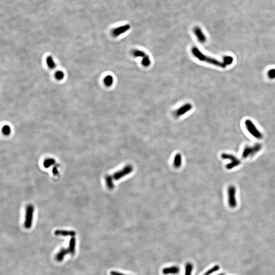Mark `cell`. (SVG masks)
Returning a JSON list of instances; mask_svg holds the SVG:
<instances>
[{
	"mask_svg": "<svg viewBox=\"0 0 275 275\" xmlns=\"http://www.w3.org/2000/svg\"><path fill=\"white\" fill-rule=\"evenodd\" d=\"M192 52L195 57H196L197 59H198V60L200 61H204V62L215 65L216 66H218V67H222V68H225L226 67L227 65L223 62H221L216 59L206 56L202 52H201V51H199V50L196 47H193L192 49Z\"/></svg>",
	"mask_w": 275,
	"mask_h": 275,
	"instance_id": "obj_1",
	"label": "cell"
},
{
	"mask_svg": "<svg viewBox=\"0 0 275 275\" xmlns=\"http://www.w3.org/2000/svg\"><path fill=\"white\" fill-rule=\"evenodd\" d=\"M262 148V145L260 144H255L253 146H246L244 148L242 152V158H243L252 157L255 156Z\"/></svg>",
	"mask_w": 275,
	"mask_h": 275,
	"instance_id": "obj_2",
	"label": "cell"
},
{
	"mask_svg": "<svg viewBox=\"0 0 275 275\" xmlns=\"http://www.w3.org/2000/svg\"><path fill=\"white\" fill-rule=\"evenodd\" d=\"M236 192L237 190L233 185H230L227 188V196H228V203L229 206L231 208H235L237 205V198H236Z\"/></svg>",
	"mask_w": 275,
	"mask_h": 275,
	"instance_id": "obj_3",
	"label": "cell"
},
{
	"mask_svg": "<svg viewBox=\"0 0 275 275\" xmlns=\"http://www.w3.org/2000/svg\"><path fill=\"white\" fill-rule=\"evenodd\" d=\"M221 158H222L223 159L229 160L230 161V162L226 165V168L228 170H231L233 168L239 166L240 164H241V161L239 160V158L236 157L235 156H233V155L231 154L224 153V154H222Z\"/></svg>",
	"mask_w": 275,
	"mask_h": 275,
	"instance_id": "obj_4",
	"label": "cell"
},
{
	"mask_svg": "<svg viewBox=\"0 0 275 275\" xmlns=\"http://www.w3.org/2000/svg\"><path fill=\"white\" fill-rule=\"evenodd\" d=\"M245 126L247 131L254 137L257 139H261L263 138V135L257 129L254 124L250 120H247L245 121Z\"/></svg>",
	"mask_w": 275,
	"mask_h": 275,
	"instance_id": "obj_5",
	"label": "cell"
},
{
	"mask_svg": "<svg viewBox=\"0 0 275 275\" xmlns=\"http://www.w3.org/2000/svg\"><path fill=\"white\" fill-rule=\"evenodd\" d=\"M34 210V208L32 205H29L27 206L24 222V226L26 228L30 229L32 226Z\"/></svg>",
	"mask_w": 275,
	"mask_h": 275,
	"instance_id": "obj_6",
	"label": "cell"
},
{
	"mask_svg": "<svg viewBox=\"0 0 275 275\" xmlns=\"http://www.w3.org/2000/svg\"><path fill=\"white\" fill-rule=\"evenodd\" d=\"M131 26L130 24H124L113 29L112 31V34L114 37H117L122 34L127 32L130 30Z\"/></svg>",
	"mask_w": 275,
	"mask_h": 275,
	"instance_id": "obj_7",
	"label": "cell"
},
{
	"mask_svg": "<svg viewBox=\"0 0 275 275\" xmlns=\"http://www.w3.org/2000/svg\"><path fill=\"white\" fill-rule=\"evenodd\" d=\"M192 109V105L191 104L186 103V105H182L181 107L177 110L174 113V115L177 117H180L182 115H184L187 112L190 111Z\"/></svg>",
	"mask_w": 275,
	"mask_h": 275,
	"instance_id": "obj_8",
	"label": "cell"
},
{
	"mask_svg": "<svg viewBox=\"0 0 275 275\" xmlns=\"http://www.w3.org/2000/svg\"><path fill=\"white\" fill-rule=\"evenodd\" d=\"M194 33L199 42L205 43L206 41V36L200 27L198 26L195 27L194 28Z\"/></svg>",
	"mask_w": 275,
	"mask_h": 275,
	"instance_id": "obj_9",
	"label": "cell"
},
{
	"mask_svg": "<svg viewBox=\"0 0 275 275\" xmlns=\"http://www.w3.org/2000/svg\"><path fill=\"white\" fill-rule=\"evenodd\" d=\"M164 275H176L180 272V268L177 266H173L169 267L164 268L162 271Z\"/></svg>",
	"mask_w": 275,
	"mask_h": 275,
	"instance_id": "obj_10",
	"label": "cell"
},
{
	"mask_svg": "<svg viewBox=\"0 0 275 275\" xmlns=\"http://www.w3.org/2000/svg\"><path fill=\"white\" fill-rule=\"evenodd\" d=\"M54 233L56 235H57V236H63V237L70 236L71 237H74L76 235V232L74 231L64 230H56L54 232Z\"/></svg>",
	"mask_w": 275,
	"mask_h": 275,
	"instance_id": "obj_11",
	"label": "cell"
},
{
	"mask_svg": "<svg viewBox=\"0 0 275 275\" xmlns=\"http://www.w3.org/2000/svg\"><path fill=\"white\" fill-rule=\"evenodd\" d=\"M69 253V251L68 249L62 248V249H60V250L59 251V252L57 253L56 255L55 258H56L57 261L61 262V261H63V260L65 256Z\"/></svg>",
	"mask_w": 275,
	"mask_h": 275,
	"instance_id": "obj_12",
	"label": "cell"
},
{
	"mask_svg": "<svg viewBox=\"0 0 275 275\" xmlns=\"http://www.w3.org/2000/svg\"><path fill=\"white\" fill-rule=\"evenodd\" d=\"M75 246H76V239L75 237H71L69 243L68 249L69 253L71 255H74L75 252Z\"/></svg>",
	"mask_w": 275,
	"mask_h": 275,
	"instance_id": "obj_13",
	"label": "cell"
},
{
	"mask_svg": "<svg viewBox=\"0 0 275 275\" xmlns=\"http://www.w3.org/2000/svg\"><path fill=\"white\" fill-rule=\"evenodd\" d=\"M132 55L135 57H146L147 55H146L143 51L138 50H135L132 52Z\"/></svg>",
	"mask_w": 275,
	"mask_h": 275,
	"instance_id": "obj_14",
	"label": "cell"
},
{
	"mask_svg": "<svg viewBox=\"0 0 275 275\" xmlns=\"http://www.w3.org/2000/svg\"><path fill=\"white\" fill-rule=\"evenodd\" d=\"M193 269V265L191 262H188L186 265L185 275H191Z\"/></svg>",
	"mask_w": 275,
	"mask_h": 275,
	"instance_id": "obj_15",
	"label": "cell"
},
{
	"mask_svg": "<svg viewBox=\"0 0 275 275\" xmlns=\"http://www.w3.org/2000/svg\"><path fill=\"white\" fill-rule=\"evenodd\" d=\"M113 77L110 75H108L104 79V83L107 86H111L113 83Z\"/></svg>",
	"mask_w": 275,
	"mask_h": 275,
	"instance_id": "obj_16",
	"label": "cell"
},
{
	"mask_svg": "<svg viewBox=\"0 0 275 275\" xmlns=\"http://www.w3.org/2000/svg\"><path fill=\"white\" fill-rule=\"evenodd\" d=\"M55 161L53 158H47L43 162V166L45 168H48L55 164Z\"/></svg>",
	"mask_w": 275,
	"mask_h": 275,
	"instance_id": "obj_17",
	"label": "cell"
},
{
	"mask_svg": "<svg viewBox=\"0 0 275 275\" xmlns=\"http://www.w3.org/2000/svg\"><path fill=\"white\" fill-rule=\"evenodd\" d=\"M151 64V61L150 60L149 57L147 55L146 57L143 58L142 60V64L145 67H148Z\"/></svg>",
	"mask_w": 275,
	"mask_h": 275,
	"instance_id": "obj_18",
	"label": "cell"
},
{
	"mask_svg": "<svg viewBox=\"0 0 275 275\" xmlns=\"http://www.w3.org/2000/svg\"><path fill=\"white\" fill-rule=\"evenodd\" d=\"M47 64L48 66H49L50 68H55V65H55V62H54V60H53L52 57H51V56H49V57L47 58Z\"/></svg>",
	"mask_w": 275,
	"mask_h": 275,
	"instance_id": "obj_19",
	"label": "cell"
},
{
	"mask_svg": "<svg viewBox=\"0 0 275 275\" xmlns=\"http://www.w3.org/2000/svg\"><path fill=\"white\" fill-rule=\"evenodd\" d=\"M219 269H220V267H219L218 265H215L214 267H212L211 269H210L208 270L206 272V273H205L203 275H211V274H212L214 273V272L218 271Z\"/></svg>",
	"mask_w": 275,
	"mask_h": 275,
	"instance_id": "obj_20",
	"label": "cell"
},
{
	"mask_svg": "<svg viewBox=\"0 0 275 275\" xmlns=\"http://www.w3.org/2000/svg\"><path fill=\"white\" fill-rule=\"evenodd\" d=\"M233 62V58L231 56H226L223 59V62L226 65H231Z\"/></svg>",
	"mask_w": 275,
	"mask_h": 275,
	"instance_id": "obj_21",
	"label": "cell"
},
{
	"mask_svg": "<svg viewBox=\"0 0 275 275\" xmlns=\"http://www.w3.org/2000/svg\"><path fill=\"white\" fill-rule=\"evenodd\" d=\"M2 132L5 135H9L11 132L10 128L8 126H5L2 128Z\"/></svg>",
	"mask_w": 275,
	"mask_h": 275,
	"instance_id": "obj_22",
	"label": "cell"
},
{
	"mask_svg": "<svg viewBox=\"0 0 275 275\" xmlns=\"http://www.w3.org/2000/svg\"><path fill=\"white\" fill-rule=\"evenodd\" d=\"M64 76V75L63 72L61 71H58L55 74V77H56V79L59 80H61L63 79Z\"/></svg>",
	"mask_w": 275,
	"mask_h": 275,
	"instance_id": "obj_23",
	"label": "cell"
},
{
	"mask_svg": "<svg viewBox=\"0 0 275 275\" xmlns=\"http://www.w3.org/2000/svg\"><path fill=\"white\" fill-rule=\"evenodd\" d=\"M268 77L270 79H274L275 78V69H271L268 71L267 73Z\"/></svg>",
	"mask_w": 275,
	"mask_h": 275,
	"instance_id": "obj_24",
	"label": "cell"
},
{
	"mask_svg": "<svg viewBox=\"0 0 275 275\" xmlns=\"http://www.w3.org/2000/svg\"><path fill=\"white\" fill-rule=\"evenodd\" d=\"M110 274H111V275H126V274H124L121 273H120V272H118L114 271H112L111 272Z\"/></svg>",
	"mask_w": 275,
	"mask_h": 275,
	"instance_id": "obj_25",
	"label": "cell"
},
{
	"mask_svg": "<svg viewBox=\"0 0 275 275\" xmlns=\"http://www.w3.org/2000/svg\"><path fill=\"white\" fill-rule=\"evenodd\" d=\"M52 172H53V174L54 175H57V174H58V169L56 167H54L53 168Z\"/></svg>",
	"mask_w": 275,
	"mask_h": 275,
	"instance_id": "obj_26",
	"label": "cell"
},
{
	"mask_svg": "<svg viewBox=\"0 0 275 275\" xmlns=\"http://www.w3.org/2000/svg\"><path fill=\"white\" fill-rule=\"evenodd\" d=\"M224 275V274H218V275Z\"/></svg>",
	"mask_w": 275,
	"mask_h": 275,
	"instance_id": "obj_27",
	"label": "cell"
}]
</instances>
